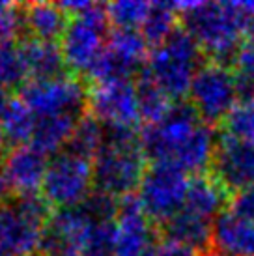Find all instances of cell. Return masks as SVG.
I'll return each instance as SVG.
<instances>
[{"label": "cell", "instance_id": "1", "mask_svg": "<svg viewBox=\"0 0 254 256\" xmlns=\"http://www.w3.org/2000/svg\"><path fill=\"white\" fill-rule=\"evenodd\" d=\"M217 140L212 126L200 120L187 103L172 105L162 120L146 126L140 135L144 156L154 163L176 164L187 174L212 164Z\"/></svg>", "mask_w": 254, "mask_h": 256}, {"label": "cell", "instance_id": "2", "mask_svg": "<svg viewBox=\"0 0 254 256\" xmlns=\"http://www.w3.org/2000/svg\"><path fill=\"white\" fill-rule=\"evenodd\" d=\"M185 32L212 62H228L236 58L243 34L254 19V2H180Z\"/></svg>", "mask_w": 254, "mask_h": 256}, {"label": "cell", "instance_id": "3", "mask_svg": "<svg viewBox=\"0 0 254 256\" xmlns=\"http://www.w3.org/2000/svg\"><path fill=\"white\" fill-rule=\"evenodd\" d=\"M146 172V156L134 129L105 128V142L94 157V185L114 198L138 189Z\"/></svg>", "mask_w": 254, "mask_h": 256}, {"label": "cell", "instance_id": "4", "mask_svg": "<svg viewBox=\"0 0 254 256\" xmlns=\"http://www.w3.org/2000/svg\"><path fill=\"white\" fill-rule=\"evenodd\" d=\"M200 54L202 50L196 42L185 30H176L148 54L144 75L170 100H180L189 94L190 82L200 68Z\"/></svg>", "mask_w": 254, "mask_h": 256}, {"label": "cell", "instance_id": "5", "mask_svg": "<svg viewBox=\"0 0 254 256\" xmlns=\"http://www.w3.org/2000/svg\"><path fill=\"white\" fill-rule=\"evenodd\" d=\"M50 206L42 194H30L0 206V250L8 256H34L42 249Z\"/></svg>", "mask_w": 254, "mask_h": 256}, {"label": "cell", "instance_id": "6", "mask_svg": "<svg viewBox=\"0 0 254 256\" xmlns=\"http://www.w3.org/2000/svg\"><path fill=\"white\" fill-rule=\"evenodd\" d=\"M106 10L90 2L80 14L73 15L62 36L66 68L77 73H88L106 47Z\"/></svg>", "mask_w": 254, "mask_h": 256}, {"label": "cell", "instance_id": "7", "mask_svg": "<svg viewBox=\"0 0 254 256\" xmlns=\"http://www.w3.org/2000/svg\"><path fill=\"white\" fill-rule=\"evenodd\" d=\"M189 174L170 163H154L146 168L136 198L152 220L168 222L185 206Z\"/></svg>", "mask_w": 254, "mask_h": 256}, {"label": "cell", "instance_id": "8", "mask_svg": "<svg viewBox=\"0 0 254 256\" xmlns=\"http://www.w3.org/2000/svg\"><path fill=\"white\" fill-rule=\"evenodd\" d=\"M19 100L36 118L80 116L88 105V90L80 78L64 73L50 78H30L21 86Z\"/></svg>", "mask_w": 254, "mask_h": 256}, {"label": "cell", "instance_id": "9", "mask_svg": "<svg viewBox=\"0 0 254 256\" xmlns=\"http://www.w3.org/2000/svg\"><path fill=\"white\" fill-rule=\"evenodd\" d=\"M94 185V163L71 152L58 154L47 166L42 196L58 210L80 206Z\"/></svg>", "mask_w": 254, "mask_h": 256}, {"label": "cell", "instance_id": "10", "mask_svg": "<svg viewBox=\"0 0 254 256\" xmlns=\"http://www.w3.org/2000/svg\"><path fill=\"white\" fill-rule=\"evenodd\" d=\"M190 107L206 124L226 120L238 105L236 73L224 64L208 62L198 68L189 88Z\"/></svg>", "mask_w": 254, "mask_h": 256}, {"label": "cell", "instance_id": "11", "mask_svg": "<svg viewBox=\"0 0 254 256\" xmlns=\"http://www.w3.org/2000/svg\"><path fill=\"white\" fill-rule=\"evenodd\" d=\"M96 224L80 206L58 210L45 226L40 250L45 256H86Z\"/></svg>", "mask_w": 254, "mask_h": 256}, {"label": "cell", "instance_id": "12", "mask_svg": "<svg viewBox=\"0 0 254 256\" xmlns=\"http://www.w3.org/2000/svg\"><path fill=\"white\" fill-rule=\"evenodd\" d=\"M88 107L103 128L134 129L140 122L136 84L131 80L96 82L88 90Z\"/></svg>", "mask_w": 254, "mask_h": 256}, {"label": "cell", "instance_id": "13", "mask_svg": "<svg viewBox=\"0 0 254 256\" xmlns=\"http://www.w3.org/2000/svg\"><path fill=\"white\" fill-rule=\"evenodd\" d=\"M148 58V42L138 30H114L98 62L86 75L96 82L129 80L138 66Z\"/></svg>", "mask_w": 254, "mask_h": 256}, {"label": "cell", "instance_id": "14", "mask_svg": "<svg viewBox=\"0 0 254 256\" xmlns=\"http://www.w3.org/2000/svg\"><path fill=\"white\" fill-rule=\"evenodd\" d=\"M47 166V156L32 144L15 146L0 161V192H12L15 198L38 194Z\"/></svg>", "mask_w": 254, "mask_h": 256}, {"label": "cell", "instance_id": "15", "mask_svg": "<svg viewBox=\"0 0 254 256\" xmlns=\"http://www.w3.org/2000/svg\"><path fill=\"white\" fill-rule=\"evenodd\" d=\"M154 249V226L140 200L124 196L114 219L112 256H146Z\"/></svg>", "mask_w": 254, "mask_h": 256}, {"label": "cell", "instance_id": "16", "mask_svg": "<svg viewBox=\"0 0 254 256\" xmlns=\"http://www.w3.org/2000/svg\"><path fill=\"white\" fill-rule=\"evenodd\" d=\"M212 166L213 178L226 191L236 192L254 184V144L222 135L217 140Z\"/></svg>", "mask_w": 254, "mask_h": 256}, {"label": "cell", "instance_id": "17", "mask_svg": "<svg viewBox=\"0 0 254 256\" xmlns=\"http://www.w3.org/2000/svg\"><path fill=\"white\" fill-rule=\"evenodd\" d=\"M212 247L217 256H254V220L222 212L213 220Z\"/></svg>", "mask_w": 254, "mask_h": 256}, {"label": "cell", "instance_id": "18", "mask_svg": "<svg viewBox=\"0 0 254 256\" xmlns=\"http://www.w3.org/2000/svg\"><path fill=\"white\" fill-rule=\"evenodd\" d=\"M26 75L30 78H50L64 75L66 60L56 42L28 40L19 47Z\"/></svg>", "mask_w": 254, "mask_h": 256}, {"label": "cell", "instance_id": "19", "mask_svg": "<svg viewBox=\"0 0 254 256\" xmlns=\"http://www.w3.org/2000/svg\"><path fill=\"white\" fill-rule=\"evenodd\" d=\"M22 19L32 38L42 42H56L58 38L62 40L70 22L68 14L60 8V4L50 2H34L26 6Z\"/></svg>", "mask_w": 254, "mask_h": 256}, {"label": "cell", "instance_id": "20", "mask_svg": "<svg viewBox=\"0 0 254 256\" xmlns=\"http://www.w3.org/2000/svg\"><path fill=\"white\" fill-rule=\"evenodd\" d=\"M226 194L228 191L215 178L198 176L190 180L184 210L208 220H215L222 214V208L228 198Z\"/></svg>", "mask_w": 254, "mask_h": 256}, {"label": "cell", "instance_id": "21", "mask_svg": "<svg viewBox=\"0 0 254 256\" xmlns=\"http://www.w3.org/2000/svg\"><path fill=\"white\" fill-rule=\"evenodd\" d=\"M164 230H166V240L176 242L192 250H200L212 245L213 220H208L200 215L182 210L168 222H164Z\"/></svg>", "mask_w": 254, "mask_h": 256}, {"label": "cell", "instance_id": "22", "mask_svg": "<svg viewBox=\"0 0 254 256\" xmlns=\"http://www.w3.org/2000/svg\"><path fill=\"white\" fill-rule=\"evenodd\" d=\"M80 116H50V118H38L36 131L30 144L40 150L43 156L56 154L58 150L68 146L71 135L77 128Z\"/></svg>", "mask_w": 254, "mask_h": 256}, {"label": "cell", "instance_id": "23", "mask_svg": "<svg viewBox=\"0 0 254 256\" xmlns=\"http://www.w3.org/2000/svg\"><path fill=\"white\" fill-rule=\"evenodd\" d=\"M178 17H180V12L176 4H168V2L152 4L140 26L142 38L148 43H154L156 47L164 43L178 30Z\"/></svg>", "mask_w": 254, "mask_h": 256}, {"label": "cell", "instance_id": "24", "mask_svg": "<svg viewBox=\"0 0 254 256\" xmlns=\"http://www.w3.org/2000/svg\"><path fill=\"white\" fill-rule=\"evenodd\" d=\"M38 118L19 98L12 100L4 118L0 122V131L6 136V140L14 142L15 146H22L24 142L32 140L36 131Z\"/></svg>", "mask_w": 254, "mask_h": 256}, {"label": "cell", "instance_id": "25", "mask_svg": "<svg viewBox=\"0 0 254 256\" xmlns=\"http://www.w3.org/2000/svg\"><path fill=\"white\" fill-rule=\"evenodd\" d=\"M103 142H105V128L92 114L80 116L66 152H71L84 159H92L99 154V150L103 148Z\"/></svg>", "mask_w": 254, "mask_h": 256}, {"label": "cell", "instance_id": "26", "mask_svg": "<svg viewBox=\"0 0 254 256\" xmlns=\"http://www.w3.org/2000/svg\"><path fill=\"white\" fill-rule=\"evenodd\" d=\"M136 98H138L140 120L148 122V126L162 120L172 108V100L146 75L136 84Z\"/></svg>", "mask_w": 254, "mask_h": 256}, {"label": "cell", "instance_id": "27", "mask_svg": "<svg viewBox=\"0 0 254 256\" xmlns=\"http://www.w3.org/2000/svg\"><path fill=\"white\" fill-rule=\"evenodd\" d=\"M152 4L144 0H116L110 2L106 10L108 22L116 30H136L148 15Z\"/></svg>", "mask_w": 254, "mask_h": 256}, {"label": "cell", "instance_id": "28", "mask_svg": "<svg viewBox=\"0 0 254 256\" xmlns=\"http://www.w3.org/2000/svg\"><path fill=\"white\" fill-rule=\"evenodd\" d=\"M26 70L22 64L21 50L14 45H0V90H10L24 84Z\"/></svg>", "mask_w": 254, "mask_h": 256}, {"label": "cell", "instance_id": "29", "mask_svg": "<svg viewBox=\"0 0 254 256\" xmlns=\"http://www.w3.org/2000/svg\"><path fill=\"white\" fill-rule=\"evenodd\" d=\"M226 135L254 144V101H238L224 120Z\"/></svg>", "mask_w": 254, "mask_h": 256}, {"label": "cell", "instance_id": "30", "mask_svg": "<svg viewBox=\"0 0 254 256\" xmlns=\"http://www.w3.org/2000/svg\"><path fill=\"white\" fill-rule=\"evenodd\" d=\"M80 208L86 214L90 215L96 222H114L116 215H118V208L120 202L106 192H101L96 189V192H90L88 198L80 204Z\"/></svg>", "mask_w": 254, "mask_h": 256}, {"label": "cell", "instance_id": "31", "mask_svg": "<svg viewBox=\"0 0 254 256\" xmlns=\"http://www.w3.org/2000/svg\"><path fill=\"white\" fill-rule=\"evenodd\" d=\"M236 66H238V73H247L254 75V19L248 22L247 30L243 34L240 50L236 54Z\"/></svg>", "mask_w": 254, "mask_h": 256}, {"label": "cell", "instance_id": "32", "mask_svg": "<svg viewBox=\"0 0 254 256\" xmlns=\"http://www.w3.org/2000/svg\"><path fill=\"white\" fill-rule=\"evenodd\" d=\"M230 212L254 220V184L236 191L230 198Z\"/></svg>", "mask_w": 254, "mask_h": 256}, {"label": "cell", "instance_id": "33", "mask_svg": "<svg viewBox=\"0 0 254 256\" xmlns=\"http://www.w3.org/2000/svg\"><path fill=\"white\" fill-rule=\"evenodd\" d=\"M146 256H196V250L184 247L176 242L164 240V242L154 245V249L150 250Z\"/></svg>", "mask_w": 254, "mask_h": 256}, {"label": "cell", "instance_id": "34", "mask_svg": "<svg viewBox=\"0 0 254 256\" xmlns=\"http://www.w3.org/2000/svg\"><path fill=\"white\" fill-rule=\"evenodd\" d=\"M238 101H254V75L236 73Z\"/></svg>", "mask_w": 254, "mask_h": 256}, {"label": "cell", "instance_id": "35", "mask_svg": "<svg viewBox=\"0 0 254 256\" xmlns=\"http://www.w3.org/2000/svg\"><path fill=\"white\" fill-rule=\"evenodd\" d=\"M12 96H10V92L8 90H0V122H2V118H4V114H6L8 107H10V103H12Z\"/></svg>", "mask_w": 254, "mask_h": 256}, {"label": "cell", "instance_id": "36", "mask_svg": "<svg viewBox=\"0 0 254 256\" xmlns=\"http://www.w3.org/2000/svg\"><path fill=\"white\" fill-rule=\"evenodd\" d=\"M4 146H6V136L2 135V131H0V157H2V152H4Z\"/></svg>", "mask_w": 254, "mask_h": 256}, {"label": "cell", "instance_id": "37", "mask_svg": "<svg viewBox=\"0 0 254 256\" xmlns=\"http://www.w3.org/2000/svg\"><path fill=\"white\" fill-rule=\"evenodd\" d=\"M0 256H8V254H6V252H2V250H0Z\"/></svg>", "mask_w": 254, "mask_h": 256}, {"label": "cell", "instance_id": "38", "mask_svg": "<svg viewBox=\"0 0 254 256\" xmlns=\"http://www.w3.org/2000/svg\"><path fill=\"white\" fill-rule=\"evenodd\" d=\"M0 194H2V192H0Z\"/></svg>", "mask_w": 254, "mask_h": 256}]
</instances>
